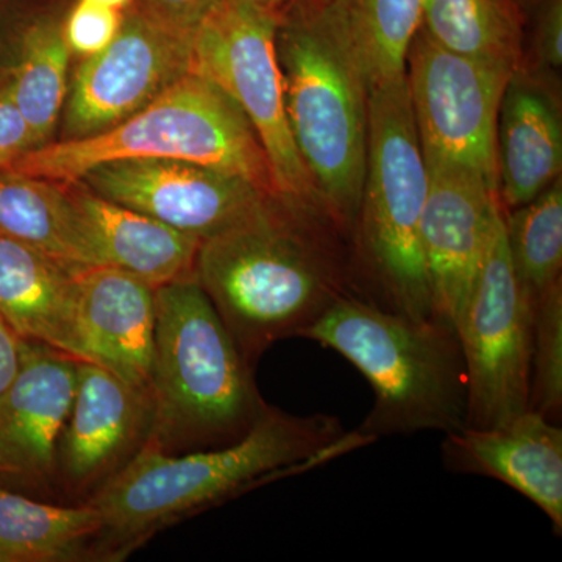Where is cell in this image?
<instances>
[{
  "instance_id": "8",
  "label": "cell",
  "mask_w": 562,
  "mask_h": 562,
  "mask_svg": "<svg viewBox=\"0 0 562 562\" xmlns=\"http://www.w3.org/2000/svg\"><path fill=\"white\" fill-rule=\"evenodd\" d=\"M280 18L220 0L192 33L190 72L249 120L271 162L280 199L325 211L292 139L277 57Z\"/></svg>"
},
{
  "instance_id": "2",
  "label": "cell",
  "mask_w": 562,
  "mask_h": 562,
  "mask_svg": "<svg viewBox=\"0 0 562 562\" xmlns=\"http://www.w3.org/2000/svg\"><path fill=\"white\" fill-rule=\"evenodd\" d=\"M373 442L344 431L327 414L291 416L265 406L249 431L217 449L173 457L154 439L91 498L102 516L103 557L131 552L166 525L177 522L254 486L271 475L292 473Z\"/></svg>"
},
{
  "instance_id": "28",
  "label": "cell",
  "mask_w": 562,
  "mask_h": 562,
  "mask_svg": "<svg viewBox=\"0 0 562 562\" xmlns=\"http://www.w3.org/2000/svg\"><path fill=\"white\" fill-rule=\"evenodd\" d=\"M120 10L99 5L90 0H80L70 11L63 35L70 52L88 58L101 54L113 43L121 31Z\"/></svg>"
},
{
  "instance_id": "21",
  "label": "cell",
  "mask_w": 562,
  "mask_h": 562,
  "mask_svg": "<svg viewBox=\"0 0 562 562\" xmlns=\"http://www.w3.org/2000/svg\"><path fill=\"white\" fill-rule=\"evenodd\" d=\"M0 235L74 271L105 266L65 183L0 171Z\"/></svg>"
},
{
  "instance_id": "18",
  "label": "cell",
  "mask_w": 562,
  "mask_h": 562,
  "mask_svg": "<svg viewBox=\"0 0 562 562\" xmlns=\"http://www.w3.org/2000/svg\"><path fill=\"white\" fill-rule=\"evenodd\" d=\"M495 143L503 211L532 201L561 179V105L546 72L514 70L498 109Z\"/></svg>"
},
{
  "instance_id": "33",
  "label": "cell",
  "mask_w": 562,
  "mask_h": 562,
  "mask_svg": "<svg viewBox=\"0 0 562 562\" xmlns=\"http://www.w3.org/2000/svg\"><path fill=\"white\" fill-rule=\"evenodd\" d=\"M225 2L236 3V5L249 7V9L265 11V13L273 14V16L283 20L294 5L295 0H225Z\"/></svg>"
},
{
  "instance_id": "3",
  "label": "cell",
  "mask_w": 562,
  "mask_h": 562,
  "mask_svg": "<svg viewBox=\"0 0 562 562\" xmlns=\"http://www.w3.org/2000/svg\"><path fill=\"white\" fill-rule=\"evenodd\" d=\"M302 338L338 351L371 383L375 402L358 431L373 442L465 427L468 379L453 325L414 319L350 294Z\"/></svg>"
},
{
  "instance_id": "1",
  "label": "cell",
  "mask_w": 562,
  "mask_h": 562,
  "mask_svg": "<svg viewBox=\"0 0 562 562\" xmlns=\"http://www.w3.org/2000/svg\"><path fill=\"white\" fill-rule=\"evenodd\" d=\"M338 233L324 211L271 198L201 243L195 279L250 368L353 294Z\"/></svg>"
},
{
  "instance_id": "12",
  "label": "cell",
  "mask_w": 562,
  "mask_h": 562,
  "mask_svg": "<svg viewBox=\"0 0 562 562\" xmlns=\"http://www.w3.org/2000/svg\"><path fill=\"white\" fill-rule=\"evenodd\" d=\"M79 183L106 201L139 211L202 241L271 199L241 177L165 158L103 162L85 172Z\"/></svg>"
},
{
  "instance_id": "14",
  "label": "cell",
  "mask_w": 562,
  "mask_h": 562,
  "mask_svg": "<svg viewBox=\"0 0 562 562\" xmlns=\"http://www.w3.org/2000/svg\"><path fill=\"white\" fill-rule=\"evenodd\" d=\"M154 430V395L101 364L79 361L57 469L76 490L105 483L149 442Z\"/></svg>"
},
{
  "instance_id": "11",
  "label": "cell",
  "mask_w": 562,
  "mask_h": 562,
  "mask_svg": "<svg viewBox=\"0 0 562 562\" xmlns=\"http://www.w3.org/2000/svg\"><path fill=\"white\" fill-rule=\"evenodd\" d=\"M192 33L150 7L135 10L101 54L74 77L65 139L83 138L127 120L190 72Z\"/></svg>"
},
{
  "instance_id": "19",
  "label": "cell",
  "mask_w": 562,
  "mask_h": 562,
  "mask_svg": "<svg viewBox=\"0 0 562 562\" xmlns=\"http://www.w3.org/2000/svg\"><path fill=\"white\" fill-rule=\"evenodd\" d=\"M77 272L0 235V316L24 341L92 362L81 342Z\"/></svg>"
},
{
  "instance_id": "13",
  "label": "cell",
  "mask_w": 562,
  "mask_h": 562,
  "mask_svg": "<svg viewBox=\"0 0 562 562\" xmlns=\"http://www.w3.org/2000/svg\"><path fill=\"white\" fill-rule=\"evenodd\" d=\"M420 221L422 254L432 312L457 328L490 254L503 209L498 191L458 169L428 166Z\"/></svg>"
},
{
  "instance_id": "25",
  "label": "cell",
  "mask_w": 562,
  "mask_h": 562,
  "mask_svg": "<svg viewBox=\"0 0 562 562\" xmlns=\"http://www.w3.org/2000/svg\"><path fill=\"white\" fill-rule=\"evenodd\" d=\"M70 54L63 29L50 22L36 25L25 36L21 61L9 88L31 127L35 147L49 143L60 120Z\"/></svg>"
},
{
  "instance_id": "10",
  "label": "cell",
  "mask_w": 562,
  "mask_h": 562,
  "mask_svg": "<svg viewBox=\"0 0 562 562\" xmlns=\"http://www.w3.org/2000/svg\"><path fill=\"white\" fill-rule=\"evenodd\" d=\"M503 216L457 324L469 428L497 427L530 409L532 301L514 271Z\"/></svg>"
},
{
  "instance_id": "26",
  "label": "cell",
  "mask_w": 562,
  "mask_h": 562,
  "mask_svg": "<svg viewBox=\"0 0 562 562\" xmlns=\"http://www.w3.org/2000/svg\"><path fill=\"white\" fill-rule=\"evenodd\" d=\"M505 233L514 271L528 297L535 299L561 280L562 180L538 198L505 211Z\"/></svg>"
},
{
  "instance_id": "6",
  "label": "cell",
  "mask_w": 562,
  "mask_h": 562,
  "mask_svg": "<svg viewBox=\"0 0 562 562\" xmlns=\"http://www.w3.org/2000/svg\"><path fill=\"white\" fill-rule=\"evenodd\" d=\"M428 184L406 77L371 88L364 184L351 227L368 283L361 299L414 319L436 317L420 243Z\"/></svg>"
},
{
  "instance_id": "36",
  "label": "cell",
  "mask_w": 562,
  "mask_h": 562,
  "mask_svg": "<svg viewBox=\"0 0 562 562\" xmlns=\"http://www.w3.org/2000/svg\"><path fill=\"white\" fill-rule=\"evenodd\" d=\"M509 2L516 3V5H519L520 0H509Z\"/></svg>"
},
{
  "instance_id": "17",
  "label": "cell",
  "mask_w": 562,
  "mask_h": 562,
  "mask_svg": "<svg viewBox=\"0 0 562 562\" xmlns=\"http://www.w3.org/2000/svg\"><path fill=\"white\" fill-rule=\"evenodd\" d=\"M77 312L91 361L154 395L155 288L111 266L83 269Z\"/></svg>"
},
{
  "instance_id": "9",
  "label": "cell",
  "mask_w": 562,
  "mask_h": 562,
  "mask_svg": "<svg viewBox=\"0 0 562 562\" xmlns=\"http://www.w3.org/2000/svg\"><path fill=\"white\" fill-rule=\"evenodd\" d=\"M514 70L443 49L417 31L405 77L428 166L472 173L497 190L498 109Z\"/></svg>"
},
{
  "instance_id": "29",
  "label": "cell",
  "mask_w": 562,
  "mask_h": 562,
  "mask_svg": "<svg viewBox=\"0 0 562 562\" xmlns=\"http://www.w3.org/2000/svg\"><path fill=\"white\" fill-rule=\"evenodd\" d=\"M532 57L536 66L532 70L547 74L561 69L562 0H542L532 35Z\"/></svg>"
},
{
  "instance_id": "22",
  "label": "cell",
  "mask_w": 562,
  "mask_h": 562,
  "mask_svg": "<svg viewBox=\"0 0 562 562\" xmlns=\"http://www.w3.org/2000/svg\"><path fill=\"white\" fill-rule=\"evenodd\" d=\"M102 516L94 506L47 505L0 487V562L79 560L99 538Z\"/></svg>"
},
{
  "instance_id": "35",
  "label": "cell",
  "mask_w": 562,
  "mask_h": 562,
  "mask_svg": "<svg viewBox=\"0 0 562 562\" xmlns=\"http://www.w3.org/2000/svg\"><path fill=\"white\" fill-rule=\"evenodd\" d=\"M90 2L99 3V5L110 7V9L122 10L131 5L132 0H90Z\"/></svg>"
},
{
  "instance_id": "24",
  "label": "cell",
  "mask_w": 562,
  "mask_h": 562,
  "mask_svg": "<svg viewBox=\"0 0 562 562\" xmlns=\"http://www.w3.org/2000/svg\"><path fill=\"white\" fill-rule=\"evenodd\" d=\"M420 27L454 54L513 69L524 63L522 20L509 0H424Z\"/></svg>"
},
{
  "instance_id": "27",
  "label": "cell",
  "mask_w": 562,
  "mask_h": 562,
  "mask_svg": "<svg viewBox=\"0 0 562 562\" xmlns=\"http://www.w3.org/2000/svg\"><path fill=\"white\" fill-rule=\"evenodd\" d=\"M530 409L558 422L562 413V281L532 302Z\"/></svg>"
},
{
  "instance_id": "5",
  "label": "cell",
  "mask_w": 562,
  "mask_h": 562,
  "mask_svg": "<svg viewBox=\"0 0 562 562\" xmlns=\"http://www.w3.org/2000/svg\"><path fill=\"white\" fill-rule=\"evenodd\" d=\"M131 158L198 162L280 199L271 162L249 120L220 88L191 72L120 124L33 147L3 171L74 183L94 166Z\"/></svg>"
},
{
  "instance_id": "20",
  "label": "cell",
  "mask_w": 562,
  "mask_h": 562,
  "mask_svg": "<svg viewBox=\"0 0 562 562\" xmlns=\"http://www.w3.org/2000/svg\"><path fill=\"white\" fill-rule=\"evenodd\" d=\"M65 184L87 222L103 265L132 273L151 288L195 276L202 239L106 201L79 181Z\"/></svg>"
},
{
  "instance_id": "34",
  "label": "cell",
  "mask_w": 562,
  "mask_h": 562,
  "mask_svg": "<svg viewBox=\"0 0 562 562\" xmlns=\"http://www.w3.org/2000/svg\"><path fill=\"white\" fill-rule=\"evenodd\" d=\"M327 2L328 0H295L291 10H317L321 9V7H324Z\"/></svg>"
},
{
  "instance_id": "23",
  "label": "cell",
  "mask_w": 562,
  "mask_h": 562,
  "mask_svg": "<svg viewBox=\"0 0 562 562\" xmlns=\"http://www.w3.org/2000/svg\"><path fill=\"white\" fill-rule=\"evenodd\" d=\"M424 0H328L324 9L349 44L369 90L405 77Z\"/></svg>"
},
{
  "instance_id": "30",
  "label": "cell",
  "mask_w": 562,
  "mask_h": 562,
  "mask_svg": "<svg viewBox=\"0 0 562 562\" xmlns=\"http://www.w3.org/2000/svg\"><path fill=\"white\" fill-rule=\"evenodd\" d=\"M35 147L31 127L16 103L13 101L9 85L0 88V171L9 168L25 151Z\"/></svg>"
},
{
  "instance_id": "31",
  "label": "cell",
  "mask_w": 562,
  "mask_h": 562,
  "mask_svg": "<svg viewBox=\"0 0 562 562\" xmlns=\"http://www.w3.org/2000/svg\"><path fill=\"white\" fill-rule=\"evenodd\" d=\"M220 0H150L151 10L188 31H195Z\"/></svg>"
},
{
  "instance_id": "15",
  "label": "cell",
  "mask_w": 562,
  "mask_h": 562,
  "mask_svg": "<svg viewBox=\"0 0 562 562\" xmlns=\"http://www.w3.org/2000/svg\"><path fill=\"white\" fill-rule=\"evenodd\" d=\"M79 360L22 341L21 366L0 395V475L49 479L77 390Z\"/></svg>"
},
{
  "instance_id": "4",
  "label": "cell",
  "mask_w": 562,
  "mask_h": 562,
  "mask_svg": "<svg viewBox=\"0 0 562 562\" xmlns=\"http://www.w3.org/2000/svg\"><path fill=\"white\" fill-rule=\"evenodd\" d=\"M284 110L299 157L341 232L360 210L369 88L324 7L291 10L277 31Z\"/></svg>"
},
{
  "instance_id": "32",
  "label": "cell",
  "mask_w": 562,
  "mask_h": 562,
  "mask_svg": "<svg viewBox=\"0 0 562 562\" xmlns=\"http://www.w3.org/2000/svg\"><path fill=\"white\" fill-rule=\"evenodd\" d=\"M22 341L24 339H21L0 316V395L20 371Z\"/></svg>"
},
{
  "instance_id": "16",
  "label": "cell",
  "mask_w": 562,
  "mask_h": 562,
  "mask_svg": "<svg viewBox=\"0 0 562 562\" xmlns=\"http://www.w3.org/2000/svg\"><path fill=\"white\" fill-rule=\"evenodd\" d=\"M449 471L476 473L508 484L562 531V430L527 409L505 424L449 432L442 442Z\"/></svg>"
},
{
  "instance_id": "7",
  "label": "cell",
  "mask_w": 562,
  "mask_h": 562,
  "mask_svg": "<svg viewBox=\"0 0 562 562\" xmlns=\"http://www.w3.org/2000/svg\"><path fill=\"white\" fill-rule=\"evenodd\" d=\"M231 333L194 277L155 288V430L238 441L265 409Z\"/></svg>"
}]
</instances>
